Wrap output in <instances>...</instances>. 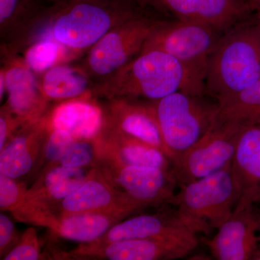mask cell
I'll return each instance as SVG.
<instances>
[{"instance_id":"6da1fadb","label":"cell","mask_w":260,"mask_h":260,"mask_svg":"<svg viewBox=\"0 0 260 260\" xmlns=\"http://www.w3.org/2000/svg\"><path fill=\"white\" fill-rule=\"evenodd\" d=\"M179 91L202 96L205 86L170 54L152 50L140 53L114 73L103 93L111 99L142 97L154 102Z\"/></svg>"},{"instance_id":"7a4b0ae2","label":"cell","mask_w":260,"mask_h":260,"mask_svg":"<svg viewBox=\"0 0 260 260\" xmlns=\"http://www.w3.org/2000/svg\"><path fill=\"white\" fill-rule=\"evenodd\" d=\"M260 78V22L231 32L218 42L210 57L205 91L217 103Z\"/></svg>"},{"instance_id":"3957f363","label":"cell","mask_w":260,"mask_h":260,"mask_svg":"<svg viewBox=\"0 0 260 260\" xmlns=\"http://www.w3.org/2000/svg\"><path fill=\"white\" fill-rule=\"evenodd\" d=\"M179 187L174 206L181 222L195 234H209L218 229L230 218L242 195L232 162Z\"/></svg>"},{"instance_id":"277c9868","label":"cell","mask_w":260,"mask_h":260,"mask_svg":"<svg viewBox=\"0 0 260 260\" xmlns=\"http://www.w3.org/2000/svg\"><path fill=\"white\" fill-rule=\"evenodd\" d=\"M165 145L172 164L210 129L216 118L218 105L201 96L176 92L153 103Z\"/></svg>"},{"instance_id":"5b68a950","label":"cell","mask_w":260,"mask_h":260,"mask_svg":"<svg viewBox=\"0 0 260 260\" xmlns=\"http://www.w3.org/2000/svg\"><path fill=\"white\" fill-rule=\"evenodd\" d=\"M132 18L118 1L68 0L59 5L53 26L58 42L71 49L93 47L118 24Z\"/></svg>"},{"instance_id":"8992f818","label":"cell","mask_w":260,"mask_h":260,"mask_svg":"<svg viewBox=\"0 0 260 260\" xmlns=\"http://www.w3.org/2000/svg\"><path fill=\"white\" fill-rule=\"evenodd\" d=\"M214 30L203 24L179 20L155 25L141 52L158 50L170 54L205 86L210 57L218 44Z\"/></svg>"},{"instance_id":"52a82bcc","label":"cell","mask_w":260,"mask_h":260,"mask_svg":"<svg viewBox=\"0 0 260 260\" xmlns=\"http://www.w3.org/2000/svg\"><path fill=\"white\" fill-rule=\"evenodd\" d=\"M198 245L197 234L182 226L144 239L97 245L81 244L68 259L172 260L184 258Z\"/></svg>"},{"instance_id":"ba28073f","label":"cell","mask_w":260,"mask_h":260,"mask_svg":"<svg viewBox=\"0 0 260 260\" xmlns=\"http://www.w3.org/2000/svg\"><path fill=\"white\" fill-rule=\"evenodd\" d=\"M93 167L143 210L175 203L178 182L173 169L128 165L102 157L95 158Z\"/></svg>"},{"instance_id":"9c48e42d","label":"cell","mask_w":260,"mask_h":260,"mask_svg":"<svg viewBox=\"0 0 260 260\" xmlns=\"http://www.w3.org/2000/svg\"><path fill=\"white\" fill-rule=\"evenodd\" d=\"M244 124L215 120L195 144L173 162L178 185L208 177L230 164Z\"/></svg>"},{"instance_id":"30bf717a","label":"cell","mask_w":260,"mask_h":260,"mask_svg":"<svg viewBox=\"0 0 260 260\" xmlns=\"http://www.w3.org/2000/svg\"><path fill=\"white\" fill-rule=\"evenodd\" d=\"M18 221L46 227L56 237L81 244L95 242L127 217L121 214L57 213L44 203L25 200L11 213Z\"/></svg>"},{"instance_id":"8fae6325","label":"cell","mask_w":260,"mask_h":260,"mask_svg":"<svg viewBox=\"0 0 260 260\" xmlns=\"http://www.w3.org/2000/svg\"><path fill=\"white\" fill-rule=\"evenodd\" d=\"M259 189L243 191L235 209L212 239L205 241L218 260H249L260 246V218L255 205Z\"/></svg>"},{"instance_id":"7c38bea8","label":"cell","mask_w":260,"mask_h":260,"mask_svg":"<svg viewBox=\"0 0 260 260\" xmlns=\"http://www.w3.org/2000/svg\"><path fill=\"white\" fill-rule=\"evenodd\" d=\"M154 25L133 18L116 25L91 47L88 57L90 70L102 76L116 73L141 53Z\"/></svg>"},{"instance_id":"4fadbf2b","label":"cell","mask_w":260,"mask_h":260,"mask_svg":"<svg viewBox=\"0 0 260 260\" xmlns=\"http://www.w3.org/2000/svg\"><path fill=\"white\" fill-rule=\"evenodd\" d=\"M47 205L60 213H116L126 217L143 210L116 189L95 167L90 169L88 177L78 189L59 203Z\"/></svg>"},{"instance_id":"5bb4252c","label":"cell","mask_w":260,"mask_h":260,"mask_svg":"<svg viewBox=\"0 0 260 260\" xmlns=\"http://www.w3.org/2000/svg\"><path fill=\"white\" fill-rule=\"evenodd\" d=\"M49 116L25 124L0 150V174L20 179L34 176L51 130Z\"/></svg>"},{"instance_id":"9a60e30c","label":"cell","mask_w":260,"mask_h":260,"mask_svg":"<svg viewBox=\"0 0 260 260\" xmlns=\"http://www.w3.org/2000/svg\"><path fill=\"white\" fill-rule=\"evenodd\" d=\"M104 114L106 125L153 145L167 155L153 103L140 104L127 98H116Z\"/></svg>"},{"instance_id":"2e32d148","label":"cell","mask_w":260,"mask_h":260,"mask_svg":"<svg viewBox=\"0 0 260 260\" xmlns=\"http://www.w3.org/2000/svg\"><path fill=\"white\" fill-rule=\"evenodd\" d=\"M96 157L128 165L150 166L172 169V162L162 150L103 124L93 139Z\"/></svg>"},{"instance_id":"e0dca14e","label":"cell","mask_w":260,"mask_h":260,"mask_svg":"<svg viewBox=\"0 0 260 260\" xmlns=\"http://www.w3.org/2000/svg\"><path fill=\"white\" fill-rule=\"evenodd\" d=\"M179 20L208 25L215 30L225 28L247 11L241 0H152Z\"/></svg>"},{"instance_id":"ac0fdd59","label":"cell","mask_w":260,"mask_h":260,"mask_svg":"<svg viewBox=\"0 0 260 260\" xmlns=\"http://www.w3.org/2000/svg\"><path fill=\"white\" fill-rule=\"evenodd\" d=\"M8 93L7 108L22 124L36 122L44 116L49 99L38 87L31 72L23 66L10 68L4 75Z\"/></svg>"},{"instance_id":"d6986e66","label":"cell","mask_w":260,"mask_h":260,"mask_svg":"<svg viewBox=\"0 0 260 260\" xmlns=\"http://www.w3.org/2000/svg\"><path fill=\"white\" fill-rule=\"evenodd\" d=\"M49 120L52 129L64 131L75 140H93L102 129L104 114L96 104L75 99L54 108Z\"/></svg>"},{"instance_id":"ffe728a7","label":"cell","mask_w":260,"mask_h":260,"mask_svg":"<svg viewBox=\"0 0 260 260\" xmlns=\"http://www.w3.org/2000/svg\"><path fill=\"white\" fill-rule=\"evenodd\" d=\"M185 226L177 210L160 209L157 213L143 214L121 220L113 225L100 239L93 243L97 245L154 237L177 228Z\"/></svg>"},{"instance_id":"44dd1931","label":"cell","mask_w":260,"mask_h":260,"mask_svg":"<svg viewBox=\"0 0 260 260\" xmlns=\"http://www.w3.org/2000/svg\"><path fill=\"white\" fill-rule=\"evenodd\" d=\"M242 193L260 186V118L246 123L239 134L232 162Z\"/></svg>"},{"instance_id":"7402d4cb","label":"cell","mask_w":260,"mask_h":260,"mask_svg":"<svg viewBox=\"0 0 260 260\" xmlns=\"http://www.w3.org/2000/svg\"><path fill=\"white\" fill-rule=\"evenodd\" d=\"M88 83L81 72L68 65H57L46 73L42 90L48 99L71 100L83 95Z\"/></svg>"},{"instance_id":"603a6c76","label":"cell","mask_w":260,"mask_h":260,"mask_svg":"<svg viewBox=\"0 0 260 260\" xmlns=\"http://www.w3.org/2000/svg\"><path fill=\"white\" fill-rule=\"evenodd\" d=\"M215 120L246 124L260 118V78L232 96L217 103Z\"/></svg>"},{"instance_id":"cb8c5ba5","label":"cell","mask_w":260,"mask_h":260,"mask_svg":"<svg viewBox=\"0 0 260 260\" xmlns=\"http://www.w3.org/2000/svg\"><path fill=\"white\" fill-rule=\"evenodd\" d=\"M75 140L68 133L51 128L44 145L42 158L34 174L36 179L44 170L56 165L67 149Z\"/></svg>"},{"instance_id":"d4e9b609","label":"cell","mask_w":260,"mask_h":260,"mask_svg":"<svg viewBox=\"0 0 260 260\" xmlns=\"http://www.w3.org/2000/svg\"><path fill=\"white\" fill-rule=\"evenodd\" d=\"M61 49L56 43L43 41L32 46L25 54V61L30 69L42 72L50 69L60 57Z\"/></svg>"},{"instance_id":"484cf974","label":"cell","mask_w":260,"mask_h":260,"mask_svg":"<svg viewBox=\"0 0 260 260\" xmlns=\"http://www.w3.org/2000/svg\"><path fill=\"white\" fill-rule=\"evenodd\" d=\"M96 158L93 140H78L67 149L56 165L70 168L93 167Z\"/></svg>"},{"instance_id":"4316f807","label":"cell","mask_w":260,"mask_h":260,"mask_svg":"<svg viewBox=\"0 0 260 260\" xmlns=\"http://www.w3.org/2000/svg\"><path fill=\"white\" fill-rule=\"evenodd\" d=\"M28 189L26 183L0 174V210L12 213L23 203Z\"/></svg>"},{"instance_id":"83f0119b","label":"cell","mask_w":260,"mask_h":260,"mask_svg":"<svg viewBox=\"0 0 260 260\" xmlns=\"http://www.w3.org/2000/svg\"><path fill=\"white\" fill-rule=\"evenodd\" d=\"M4 260H39L46 259L41 251V243L37 229L28 228L22 234L20 240L4 256Z\"/></svg>"},{"instance_id":"f1b7e54d","label":"cell","mask_w":260,"mask_h":260,"mask_svg":"<svg viewBox=\"0 0 260 260\" xmlns=\"http://www.w3.org/2000/svg\"><path fill=\"white\" fill-rule=\"evenodd\" d=\"M21 235L18 231L11 219L1 213L0 214V259H3L4 256L19 242Z\"/></svg>"},{"instance_id":"f546056e","label":"cell","mask_w":260,"mask_h":260,"mask_svg":"<svg viewBox=\"0 0 260 260\" xmlns=\"http://www.w3.org/2000/svg\"><path fill=\"white\" fill-rule=\"evenodd\" d=\"M20 126H23L21 121L8 108H3L0 116V150H3Z\"/></svg>"},{"instance_id":"4dcf8cb0","label":"cell","mask_w":260,"mask_h":260,"mask_svg":"<svg viewBox=\"0 0 260 260\" xmlns=\"http://www.w3.org/2000/svg\"><path fill=\"white\" fill-rule=\"evenodd\" d=\"M252 259L254 260H260V246L257 251H256L254 256H253Z\"/></svg>"},{"instance_id":"1f68e13d","label":"cell","mask_w":260,"mask_h":260,"mask_svg":"<svg viewBox=\"0 0 260 260\" xmlns=\"http://www.w3.org/2000/svg\"><path fill=\"white\" fill-rule=\"evenodd\" d=\"M253 5L260 9V0H252Z\"/></svg>"},{"instance_id":"d6a6232c","label":"cell","mask_w":260,"mask_h":260,"mask_svg":"<svg viewBox=\"0 0 260 260\" xmlns=\"http://www.w3.org/2000/svg\"><path fill=\"white\" fill-rule=\"evenodd\" d=\"M256 203H257L259 205V218H260V186L259 188V191H258L257 200H256Z\"/></svg>"},{"instance_id":"836d02e7","label":"cell","mask_w":260,"mask_h":260,"mask_svg":"<svg viewBox=\"0 0 260 260\" xmlns=\"http://www.w3.org/2000/svg\"><path fill=\"white\" fill-rule=\"evenodd\" d=\"M102 1H117V0H102Z\"/></svg>"},{"instance_id":"e575fe53","label":"cell","mask_w":260,"mask_h":260,"mask_svg":"<svg viewBox=\"0 0 260 260\" xmlns=\"http://www.w3.org/2000/svg\"><path fill=\"white\" fill-rule=\"evenodd\" d=\"M251 3H252V0H251ZM252 5H253V3H252ZM253 6H254V5H253Z\"/></svg>"}]
</instances>
